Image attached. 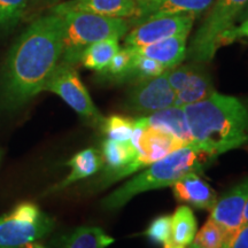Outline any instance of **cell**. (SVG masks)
I'll return each mask as SVG.
<instances>
[{
	"label": "cell",
	"instance_id": "6da1fadb",
	"mask_svg": "<svg viewBox=\"0 0 248 248\" xmlns=\"http://www.w3.org/2000/svg\"><path fill=\"white\" fill-rule=\"evenodd\" d=\"M61 15L38 17L18 37L0 74V108L15 110L44 91L62 55Z\"/></svg>",
	"mask_w": 248,
	"mask_h": 248
},
{
	"label": "cell",
	"instance_id": "7a4b0ae2",
	"mask_svg": "<svg viewBox=\"0 0 248 248\" xmlns=\"http://www.w3.org/2000/svg\"><path fill=\"white\" fill-rule=\"evenodd\" d=\"M184 111L193 144L213 156L248 141V108L238 98L214 92Z\"/></svg>",
	"mask_w": 248,
	"mask_h": 248
},
{
	"label": "cell",
	"instance_id": "3957f363",
	"mask_svg": "<svg viewBox=\"0 0 248 248\" xmlns=\"http://www.w3.org/2000/svg\"><path fill=\"white\" fill-rule=\"evenodd\" d=\"M214 159L215 156L195 144L179 148L150 164L147 169L111 192L102 200V207L107 210L119 209L139 193L168 187L187 173L203 172L207 164Z\"/></svg>",
	"mask_w": 248,
	"mask_h": 248
},
{
	"label": "cell",
	"instance_id": "277c9868",
	"mask_svg": "<svg viewBox=\"0 0 248 248\" xmlns=\"http://www.w3.org/2000/svg\"><path fill=\"white\" fill-rule=\"evenodd\" d=\"M59 15L63 22L61 61L73 66L78 63L83 52L91 44L108 38L121 39L130 29L129 21L125 18L85 12H64Z\"/></svg>",
	"mask_w": 248,
	"mask_h": 248
},
{
	"label": "cell",
	"instance_id": "5b68a950",
	"mask_svg": "<svg viewBox=\"0 0 248 248\" xmlns=\"http://www.w3.org/2000/svg\"><path fill=\"white\" fill-rule=\"evenodd\" d=\"M212 11L192 39L186 57L197 63L213 60L216 52L224 45L223 37L234 27L239 15L247 8L248 0H215Z\"/></svg>",
	"mask_w": 248,
	"mask_h": 248
},
{
	"label": "cell",
	"instance_id": "8992f818",
	"mask_svg": "<svg viewBox=\"0 0 248 248\" xmlns=\"http://www.w3.org/2000/svg\"><path fill=\"white\" fill-rule=\"evenodd\" d=\"M54 221L35 203L24 202L0 216V248H21L52 231Z\"/></svg>",
	"mask_w": 248,
	"mask_h": 248
},
{
	"label": "cell",
	"instance_id": "52a82bcc",
	"mask_svg": "<svg viewBox=\"0 0 248 248\" xmlns=\"http://www.w3.org/2000/svg\"><path fill=\"white\" fill-rule=\"evenodd\" d=\"M44 91L53 92L59 95L68 106H70L78 115L92 125L100 126L105 117L93 104L88 89L79 78L78 73L73 64L60 61L55 67Z\"/></svg>",
	"mask_w": 248,
	"mask_h": 248
},
{
	"label": "cell",
	"instance_id": "ba28073f",
	"mask_svg": "<svg viewBox=\"0 0 248 248\" xmlns=\"http://www.w3.org/2000/svg\"><path fill=\"white\" fill-rule=\"evenodd\" d=\"M176 92L170 86L167 74L132 83L126 95L125 106L138 115L147 116L173 106Z\"/></svg>",
	"mask_w": 248,
	"mask_h": 248
},
{
	"label": "cell",
	"instance_id": "9c48e42d",
	"mask_svg": "<svg viewBox=\"0 0 248 248\" xmlns=\"http://www.w3.org/2000/svg\"><path fill=\"white\" fill-rule=\"evenodd\" d=\"M195 17L197 15L193 14L170 15V16L153 18L138 24L125 35L124 47H141L173 36H188Z\"/></svg>",
	"mask_w": 248,
	"mask_h": 248
},
{
	"label": "cell",
	"instance_id": "30bf717a",
	"mask_svg": "<svg viewBox=\"0 0 248 248\" xmlns=\"http://www.w3.org/2000/svg\"><path fill=\"white\" fill-rule=\"evenodd\" d=\"M139 153V159L145 167L156 162L179 148L187 146L181 139L150 126L144 116L135 120V128L130 139Z\"/></svg>",
	"mask_w": 248,
	"mask_h": 248
},
{
	"label": "cell",
	"instance_id": "8fae6325",
	"mask_svg": "<svg viewBox=\"0 0 248 248\" xmlns=\"http://www.w3.org/2000/svg\"><path fill=\"white\" fill-rule=\"evenodd\" d=\"M100 153L104 160L102 168H105L101 183L105 186L145 168L131 141H116L106 138L101 144Z\"/></svg>",
	"mask_w": 248,
	"mask_h": 248
},
{
	"label": "cell",
	"instance_id": "7c38bea8",
	"mask_svg": "<svg viewBox=\"0 0 248 248\" xmlns=\"http://www.w3.org/2000/svg\"><path fill=\"white\" fill-rule=\"evenodd\" d=\"M248 200V178L226 192L213 207L209 218L225 232L228 248L244 226V209Z\"/></svg>",
	"mask_w": 248,
	"mask_h": 248
},
{
	"label": "cell",
	"instance_id": "4fadbf2b",
	"mask_svg": "<svg viewBox=\"0 0 248 248\" xmlns=\"http://www.w3.org/2000/svg\"><path fill=\"white\" fill-rule=\"evenodd\" d=\"M215 0H136V13L129 20L130 27L156 17L179 14L199 15Z\"/></svg>",
	"mask_w": 248,
	"mask_h": 248
},
{
	"label": "cell",
	"instance_id": "5bb4252c",
	"mask_svg": "<svg viewBox=\"0 0 248 248\" xmlns=\"http://www.w3.org/2000/svg\"><path fill=\"white\" fill-rule=\"evenodd\" d=\"M53 13L85 12L108 17L130 20L136 13V0H67L54 5Z\"/></svg>",
	"mask_w": 248,
	"mask_h": 248
},
{
	"label": "cell",
	"instance_id": "9a60e30c",
	"mask_svg": "<svg viewBox=\"0 0 248 248\" xmlns=\"http://www.w3.org/2000/svg\"><path fill=\"white\" fill-rule=\"evenodd\" d=\"M171 187L176 199L198 209L212 210L218 200L216 192L197 172L183 176Z\"/></svg>",
	"mask_w": 248,
	"mask_h": 248
},
{
	"label": "cell",
	"instance_id": "2e32d148",
	"mask_svg": "<svg viewBox=\"0 0 248 248\" xmlns=\"http://www.w3.org/2000/svg\"><path fill=\"white\" fill-rule=\"evenodd\" d=\"M187 35L173 36L153 44L131 48L133 53L140 57L150 58L157 61L167 68H173L184 60L186 57V40Z\"/></svg>",
	"mask_w": 248,
	"mask_h": 248
},
{
	"label": "cell",
	"instance_id": "e0dca14e",
	"mask_svg": "<svg viewBox=\"0 0 248 248\" xmlns=\"http://www.w3.org/2000/svg\"><path fill=\"white\" fill-rule=\"evenodd\" d=\"M144 117L152 128L162 130L175 136L176 138L185 142L187 146L193 144V138L188 128L184 107L170 106Z\"/></svg>",
	"mask_w": 248,
	"mask_h": 248
},
{
	"label": "cell",
	"instance_id": "ac0fdd59",
	"mask_svg": "<svg viewBox=\"0 0 248 248\" xmlns=\"http://www.w3.org/2000/svg\"><path fill=\"white\" fill-rule=\"evenodd\" d=\"M114 241V238L100 228L80 226L54 238L49 248H106Z\"/></svg>",
	"mask_w": 248,
	"mask_h": 248
},
{
	"label": "cell",
	"instance_id": "d6986e66",
	"mask_svg": "<svg viewBox=\"0 0 248 248\" xmlns=\"http://www.w3.org/2000/svg\"><path fill=\"white\" fill-rule=\"evenodd\" d=\"M70 167V173L62 181L60 184L54 187V190L64 188L70 184L88 178L90 176L97 173L104 167L102 155L98 150L94 148H86L74 155L66 163Z\"/></svg>",
	"mask_w": 248,
	"mask_h": 248
},
{
	"label": "cell",
	"instance_id": "ffe728a7",
	"mask_svg": "<svg viewBox=\"0 0 248 248\" xmlns=\"http://www.w3.org/2000/svg\"><path fill=\"white\" fill-rule=\"evenodd\" d=\"M197 233V219L188 206H181L171 216V234L163 248H187Z\"/></svg>",
	"mask_w": 248,
	"mask_h": 248
},
{
	"label": "cell",
	"instance_id": "44dd1931",
	"mask_svg": "<svg viewBox=\"0 0 248 248\" xmlns=\"http://www.w3.org/2000/svg\"><path fill=\"white\" fill-rule=\"evenodd\" d=\"M214 92L215 90H214L210 76L202 68L197 66L184 88L176 93L173 106L184 107L195 104L208 98Z\"/></svg>",
	"mask_w": 248,
	"mask_h": 248
},
{
	"label": "cell",
	"instance_id": "7402d4cb",
	"mask_svg": "<svg viewBox=\"0 0 248 248\" xmlns=\"http://www.w3.org/2000/svg\"><path fill=\"white\" fill-rule=\"evenodd\" d=\"M120 39L108 38L91 44L85 48L80 63L85 68L100 73L109 64L111 59L120 51Z\"/></svg>",
	"mask_w": 248,
	"mask_h": 248
},
{
	"label": "cell",
	"instance_id": "603a6c76",
	"mask_svg": "<svg viewBox=\"0 0 248 248\" xmlns=\"http://www.w3.org/2000/svg\"><path fill=\"white\" fill-rule=\"evenodd\" d=\"M133 61V52L131 48L124 47L117 52L111 59L109 64L99 73L102 79L111 83H129V74Z\"/></svg>",
	"mask_w": 248,
	"mask_h": 248
},
{
	"label": "cell",
	"instance_id": "cb8c5ba5",
	"mask_svg": "<svg viewBox=\"0 0 248 248\" xmlns=\"http://www.w3.org/2000/svg\"><path fill=\"white\" fill-rule=\"evenodd\" d=\"M187 248H228L225 232L212 218L195 233L192 244Z\"/></svg>",
	"mask_w": 248,
	"mask_h": 248
},
{
	"label": "cell",
	"instance_id": "d4e9b609",
	"mask_svg": "<svg viewBox=\"0 0 248 248\" xmlns=\"http://www.w3.org/2000/svg\"><path fill=\"white\" fill-rule=\"evenodd\" d=\"M100 128L107 138L126 142L131 139L135 128V120L121 115H111L104 120Z\"/></svg>",
	"mask_w": 248,
	"mask_h": 248
},
{
	"label": "cell",
	"instance_id": "484cf974",
	"mask_svg": "<svg viewBox=\"0 0 248 248\" xmlns=\"http://www.w3.org/2000/svg\"><path fill=\"white\" fill-rule=\"evenodd\" d=\"M29 0H0V32L11 31L26 14Z\"/></svg>",
	"mask_w": 248,
	"mask_h": 248
},
{
	"label": "cell",
	"instance_id": "4316f807",
	"mask_svg": "<svg viewBox=\"0 0 248 248\" xmlns=\"http://www.w3.org/2000/svg\"><path fill=\"white\" fill-rule=\"evenodd\" d=\"M167 70L168 69L166 67L153 59L140 57L133 53L132 66L129 74V83H136L142 79L160 76Z\"/></svg>",
	"mask_w": 248,
	"mask_h": 248
},
{
	"label": "cell",
	"instance_id": "83f0119b",
	"mask_svg": "<svg viewBox=\"0 0 248 248\" xmlns=\"http://www.w3.org/2000/svg\"><path fill=\"white\" fill-rule=\"evenodd\" d=\"M144 234L152 243L161 245L163 247L169 241L171 234V216L164 215L155 218Z\"/></svg>",
	"mask_w": 248,
	"mask_h": 248
},
{
	"label": "cell",
	"instance_id": "f1b7e54d",
	"mask_svg": "<svg viewBox=\"0 0 248 248\" xmlns=\"http://www.w3.org/2000/svg\"><path fill=\"white\" fill-rule=\"evenodd\" d=\"M195 67H197L195 64H184V66H179L178 64V66L170 68L166 71L167 78H168L169 84L173 91L177 93L184 88L192 73L194 71Z\"/></svg>",
	"mask_w": 248,
	"mask_h": 248
},
{
	"label": "cell",
	"instance_id": "f546056e",
	"mask_svg": "<svg viewBox=\"0 0 248 248\" xmlns=\"http://www.w3.org/2000/svg\"><path fill=\"white\" fill-rule=\"evenodd\" d=\"M240 37H247L248 38V17L239 27H233L228 32H225L224 37H223V42H224V45H228L234 42L235 39L240 38Z\"/></svg>",
	"mask_w": 248,
	"mask_h": 248
},
{
	"label": "cell",
	"instance_id": "4dcf8cb0",
	"mask_svg": "<svg viewBox=\"0 0 248 248\" xmlns=\"http://www.w3.org/2000/svg\"><path fill=\"white\" fill-rule=\"evenodd\" d=\"M229 248H248V225H245L235 235Z\"/></svg>",
	"mask_w": 248,
	"mask_h": 248
},
{
	"label": "cell",
	"instance_id": "1f68e13d",
	"mask_svg": "<svg viewBox=\"0 0 248 248\" xmlns=\"http://www.w3.org/2000/svg\"><path fill=\"white\" fill-rule=\"evenodd\" d=\"M21 248H45V247L43 246L42 244L36 243V241H33V243H29V244L24 245V246L21 247Z\"/></svg>",
	"mask_w": 248,
	"mask_h": 248
},
{
	"label": "cell",
	"instance_id": "d6a6232c",
	"mask_svg": "<svg viewBox=\"0 0 248 248\" xmlns=\"http://www.w3.org/2000/svg\"><path fill=\"white\" fill-rule=\"evenodd\" d=\"M245 225H248V200H247L246 206H245V209H244V226Z\"/></svg>",
	"mask_w": 248,
	"mask_h": 248
},
{
	"label": "cell",
	"instance_id": "836d02e7",
	"mask_svg": "<svg viewBox=\"0 0 248 248\" xmlns=\"http://www.w3.org/2000/svg\"><path fill=\"white\" fill-rule=\"evenodd\" d=\"M33 1H35V2H36V4H37V2H43V1H49V0H33ZM52 1H54V0H52Z\"/></svg>",
	"mask_w": 248,
	"mask_h": 248
},
{
	"label": "cell",
	"instance_id": "e575fe53",
	"mask_svg": "<svg viewBox=\"0 0 248 248\" xmlns=\"http://www.w3.org/2000/svg\"><path fill=\"white\" fill-rule=\"evenodd\" d=\"M247 7H248V6H247Z\"/></svg>",
	"mask_w": 248,
	"mask_h": 248
}]
</instances>
